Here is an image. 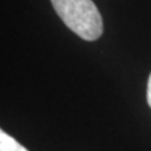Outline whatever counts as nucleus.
I'll list each match as a JSON object with an SVG mask.
<instances>
[{"mask_svg": "<svg viewBox=\"0 0 151 151\" xmlns=\"http://www.w3.org/2000/svg\"><path fill=\"white\" fill-rule=\"evenodd\" d=\"M0 151H28L15 139L0 129Z\"/></svg>", "mask_w": 151, "mask_h": 151, "instance_id": "2", "label": "nucleus"}, {"mask_svg": "<svg viewBox=\"0 0 151 151\" xmlns=\"http://www.w3.org/2000/svg\"><path fill=\"white\" fill-rule=\"evenodd\" d=\"M147 103L149 106L151 107V73H150V77H149V82H147Z\"/></svg>", "mask_w": 151, "mask_h": 151, "instance_id": "3", "label": "nucleus"}, {"mask_svg": "<svg viewBox=\"0 0 151 151\" xmlns=\"http://www.w3.org/2000/svg\"><path fill=\"white\" fill-rule=\"evenodd\" d=\"M55 13L73 33L87 42L98 39L103 22L92 0H50Z\"/></svg>", "mask_w": 151, "mask_h": 151, "instance_id": "1", "label": "nucleus"}]
</instances>
